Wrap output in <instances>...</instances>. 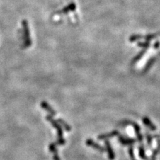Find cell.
<instances>
[{"mask_svg": "<svg viewBox=\"0 0 160 160\" xmlns=\"http://www.w3.org/2000/svg\"><path fill=\"white\" fill-rule=\"evenodd\" d=\"M47 120L50 121V122L52 123V124L55 127H56V130H57L58 132V137H59V142L60 143V144H64V141L63 140V137H62V130L61 128H60L59 125L57 124V123L54 122L52 118H50V117H47Z\"/></svg>", "mask_w": 160, "mask_h": 160, "instance_id": "cell-1", "label": "cell"}]
</instances>
